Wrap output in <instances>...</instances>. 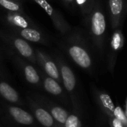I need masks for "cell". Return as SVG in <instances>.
<instances>
[{"label": "cell", "mask_w": 127, "mask_h": 127, "mask_svg": "<svg viewBox=\"0 0 127 127\" xmlns=\"http://www.w3.org/2000/svg\"><path fill=\"white\" fill-rule=\"evenodd\" d=\"M38 4L49 16L55 28L61 33H65L69 30V25L60 13L56 10L46 0H33Z\"/></svg>", "instance_id": "cell-1"}, {"label": "cell", "mask_w": 127, "mask_h": 127, "mask_svg": "<svg viewBox=\"0 0 127 127\" xmlns=\"http://www.w3.org/2000/svg\"><path fill=\"white\" fill-rule=\"evenodd\" d=\"M6 39L10 43H11V45H13L14 48L23 57L29 60L33 63L36 62V56L31 46L24 39L9 36L6 37Z\"/></svg>", "instance_id": "cell-2"}, {"label": "cell", "mask_w": 127, "mask_h": 127, "mask_svg": "<svg viewBox=\"0 0 127 127\" xmlns=\"http://www.w3.org/2000/svg\"><path fill=\"white\" fill-rule=\"evenodd\" d=\"M36 58L46 74L57 81L60 80V72L54 62L45 53L36 51Z\"/></svg>", "instance_id": "cell-3"}, {"label": "cell", "mask_w": 127, "mask_h": 127, "mask_svg": "<svg viewBox=\"0 0 127 127\" xmlns=\"http://www.w3.org/2000/svg\"><path fill=\"white\" fill-rule=\"evenodd\" d=\"M68 53L72 60L80 67L83 68H89L92 64L91 58L89 54L80 46L72 45L68 49Z\"/></svg>", "instance_id": "cell-4"}, {"label": "cell", "mask_w": 127, "mask_h": 127, "mask_svg": "<svg viewBox=\"0 0 127 127\" xmlns=\"http://www.w3.org/2000/svg\"><path fill=\"white\" fill-rule=\"evenodd\" d=\"M8 112L14 121L19 124L29 126L33 123V118L32 115L19 107L10 106Z\"/></svg>", "instance_id": "cell-5"}, {"label": "cell", "mask_w": 127, "mask_h": 127, "mask_svg": "<svg viewBox=\"0 0 127 127\" xmlns=\"http://www.w3.org/2000/svg\"><path fill=\"white\" fill-rule=\"evenodd\" d=\"M6 20L13 27L17 29H25L31 28V22L23 16L22 13L8 12L6 16Z\"/></svg>", "instance_id": "cell-6"}, {"label": "cell", "mask_w": 127, "mask_h": 127, "mask_svg": "<svg viewBox=\"0 0 127 127\" xmlns=\"http://www.w3.org/2000/svg\"><path fill=\"white\" fill-rule=\"evenodd\" d=\"M105 16L100 11H96L92 16V31L95 36H102L106 31Z\"/></svg>", "instance_id": "cell-7"}, {"label": "cell", "mask_w": 127, "mask_h": 127, "mask_svg": "<svg viewBox=\"0 0 127 127\" xmlns=\"http://www.w3.org/2000/svg\"><path fill=\"white\" fill-rule=\"evenodd\" d=\"M60 71L65 88L68 92H72L76 86V79L73 71L65 65H61Z\"/></svg>", "instance_id": "cell-8"}, {"label": "cell", "mask_w": 127, "mask_h": 127, "mask_svg": "<svg viewBox=\"0 0 127 127\" xmlns=\"http://www.w3.org/2000/svg\"><path fill=\"white\" fill-rule=\"evenodd\" d=\"M33 112L36 120L43 127H53L54 126V119L53 118L51 113L48 112L46 109L42 107L35 106Z\"/></svg>", "instance_id": "cell-9"}, {"label": "cell", "mask_w": 127, "mask_h": 127, "mask_svg": "<svg viewBox=\"0 0 127 127\" xmlns=\"http://www.w3.org/2000/svg\"><path fill=\"white\" fill-rule=\"evenodd\" d=\"M0 95L10 103H17L19 100L16 91L5 82H0Z\"/></svg>", "instance_id": "cell-10"}, {"label": "cell", "mask_w": 127, "mask_h": 127, "mask_svg": "<svg viewBox=\"0 0 127 127\" xmlns=\"http://www.w3.org/2000/svg\"><path fill=\"white\" fill-rule=\"evenodd\" d=\"M20 36L25 39L33 42H43L44 39L42 33L36 29L28 28L25 29H18Z\"/></svg>", "instance_id": "cell-11"}, {"label": "cell", "mask_w": 127, "mask_h": 127, "mask_svg": "<svg viewBox=\"0 0 127 127\" xmlns=\"http://www.w3.org/2000/svg\"><path fill=\"white\" fill-rule=\"evenodd\" d=\"M124 2L123 0H109V7L111 16L112 17L113 26L118 25L121 14L123 10Z\"/></svg>", "instance_id": "cell-12"}, {"label": "cell", "mask_w": 127, "mask_h": 127, "mask_svg": "<svg viewBox=\"0 0 127 127\" xmlns=\"http://www.w3.org/2000/svg\"><path fill=\"white\" fill-rule=\"evenodd\" d=\"M43 85L46 92L53 95H60L63 92L62 88L58 82L50 77H45Z\"/></svg>", "instance_id": "cell-13"}, {"label": "cell", "mask_w": 127, "mask_h": 127, "mask_svg": "<svg viewBox=\"0 0 127 127\" xmlns=\"http://www.w3.org/2000/svg\"><path fill=\"white\" fill-rule=\"evenodd\" d=\"M23 71L24 75L26 80L31 84H38L40 81L39 76L36 71V69L31 65L25 64L23 65Z\"/></svg>", "instance_id": "cell-14"}, {"label": "cell", "mask_w": 127, "mask_h": 127, "mask_svg": "<svg viewBox=\"0 0 127 127\" xmlns=\"http://www.w3.org/2000/svg\"><path fill=\"white\" fill-rule=\"evenodd\" d=\"M50 113L53 118L60 124H65L68 115L67 112L60 106H53L50 110Z\"/></svg>", "instance_id": "cell-15"}, {"label": "cell", "mask_w": 127, "mask_h": 127, "mask_svg": "<svg viewBox=\"0 0 127 127\" xmlns=\"http://www.w3.org/2000/svg\"><path fill=\"white\" fill-rule=\"evenodd\" d=\"M0 6L9 10V12L19 13L23 14L21 4L14 0H0Z\"/></svg>", "instance_id": "cell-16"}, {"label": "cell", "mask_w": 127, "mask_h": 127, "mask_svg": "<svg viewBox=\"0 0 127 127\" xmlns=\"http://www.w3.org/2000/svg\"><path fill=\"white\" fill-rule=\"evenodd\" d=\"M123 44H124V39H123L122 33H121V31H115L112 39V42H111L112 48L115 51H118L123 47Z\"/></svg>", "instance_id": "cell-17"}, {"label": "cell", "mask_w": 127, "mask_h": 127, "mask_svg": "<svg viewBox=\"0 0 127 127\" xmlns=\"http://www.w3.org/2000/svg\"><path fill=\"white\" fill-rule=\"evenodd\" d=\"M100 100H101L103 105L104 106V107L107 110H109V112L110 113L113 114V112H114V109L115 107L114 106V103H113L111 97L106 94H102V95H100Z\"/></svg>", "instance_id": "cell-18"}, {"label": "cell", "mask_w": 127, "mask_h": 127, "mask_svg": "<svg viewBox=\"0 0 127 127\" xmlns=\"http://www.w3.org/2000/svg\"><path fill=\"white\" fill-rule=\"evenodd\" d=\"M113 115L115 116V118H117L118 120L121 121L124 125H127V116H126V115L124 114V111L121 109V107L118 106V107L115 108L114 112H113Z\"/></svg>", "instance_id": "cell-19"}, {"label": "cell", "mask_w": 127, "mask_h": 127, "mask_svg": "<svg viewBox=\"0 0 127 127\" xmlns=\"http://www.w3.org/2000/svg\"><path fill=\"white\" fill-rule=\"evenodd\" d=\"M65 127H80V121L76 115H68L65 123Z\"/></svg>", "instance_id": "cell-20"}, {"label": "cell", "mask_w": 127, "mask_h": 127, "mask_svg": "<svg viewBox=\"0 0 127 127\" xmlns=\"http://www.w3.org/2000/svg\"><path fill=\"white\" fill-rule=\"evenodd\" d=\"M112 127H124L123 123L115 118H114L112 120Z\"/></svg>", "instance_id": "cell-21"}, {"label": "cell", "mask_w": 127, "mask_h": 127, "mask_svg": "<svg viewBox=\"0 0 127 127\" xmlns=\"http://www.w3.org/2000/svg\"><path fill=\"white\" fill-rule=\"evenodd\" d=\"M75 1H76L77 4L80 6H83L86 4V2L87 1V0H75Z\"/></svg>", "instance_id": "cell-22"}, {"label": "cell", "mask_w": 127, "mask_h": 127, "mask_svg": "<svg viewBox=\"0 0 127 127\" xmlns=\"http://www.w3.org/2000/svg\"><path fill=\"white\" fill-rule=\"evenodd\" d=\"M65 1H67V2H69V3H71V2H73L74 0H65Z\"/></svg>", "instance_id": "cell-23"}, {"label": "cell", "mask_w": 127, "mask_h": 127, "mask_svg": "<svg viewBox=\"0 0 127 127\" xmlns=\"http://www.w3.org/2000/svg\"><path fill=\"white\" fill-rule=\"evenodd\" d=\"M14 1H19L20 0H14Z\"/></svg>", "instance_id": "cell-24"}]
</instances>
